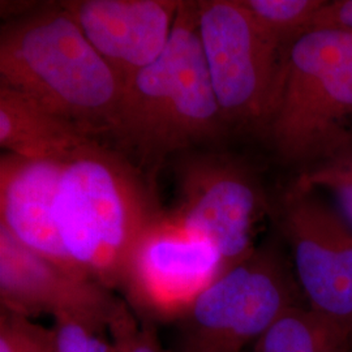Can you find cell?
Masks as SVG:
<instances>
[{
    "label": "cell",
    "mask_w": 352,
    "mask_h": 352,
    "mask_svg": "<svg viewBox=\"0 0 352 352\" xmlns=\"http://www.w3.org/2000/svg\"><path fill=\"white\" fill-rule=\"evenodd\" d=\"M197 26L228 129L261 132L285 49L265 34L243 0L197 1Z\"/></svg>",
    "instance_id": "6"
},
{
    "label": "cell",
    "mask_w": 352,
    "mask_h": 352,
    "mask_svg": "<svg viewBox=\"0 0 352 352\" xmlns=\"http://www.w3.org/2000/svg\"><path fill=\"white\" fill-rule=\"evenodd\" d=\"M0 352H52L50 330L29 321L25 316L3 309Z\"/></svg>",
    "instance_id": "18"
},
{
    "label": "cell",
    "mask_w": 352,
    "mask_h": 352,
    "mask_svg": "<svg viewBox=\"0 0 352 352\" xmlns=\"http://www.w3.org/2000/svg\"><path fill=\"white\" fill-rule=\"evenodd\" d=\"M314 28H334L352 33V0L325 1L316 14Z\"/></svg>",
    "instance_id": "20"
},
{
    "label": "cell",
    "mask_w": 352,
    "mask_h": 352,
    "mask_svg": "<svg viewBox=\"0 0 352 352\" xmlns=\"http://www.w3.org/2000/svg\"><path fill=\"white\" fill-rule=\"evenodd\" d=\"M227 131L202 52L197 1H182L164 52L124 84L110 133L151 168Z\"/></svg>",
    "instance_id": "2"
},
{
    "label": "cell",
    "mask_w": 352,
    "mask_h": 352,
    "mask_svg": "<svg viewBox=\"0 0 352 352\" xmlns=\"http://www.w3.org/2000/svg\"><path fill=\"white\" fill-rule=\"evenodd\" d=\"M179 202L171 217L208 240L225 267L244 260L266 209L264 192L245 164L218 153H187L176 167Z\"/></svg>",
    "instance_id": "7"
},
{
    "label": "cell",
    "mask_w": 352,
    "mask_h": 352,
    "mask_svg": "<svg viewBox=\"0 0 352 352\" xmlns=\"http://www.w3.org/2000/svg\"><path fill=\"white\" fill-rule=\"evenodd\" d=\"M226 272L208 240L164 214L145 230L131 253L120 287L141 314L183 317L217 278Z\"/></svg>",
    "instance_id": "9"
},
{
    "label": "cell",
    "mask_w": 352,
    "mask_h": 352,
    "mask_svg": "<svg viewBox=\"0 0 352 352\" xmlns=\"http://www.w3.org/2000/svg\"><path fill=\"white\" fill-rule=\"evenodd\" d=\"M164 214L151 179L124 154L91 140L64 161L58 231L81 274L103 287L120 286L135 245Z\"/></svg>",
    "instance_id": "1"
},
{
    "label": "cell",
    "mask_w": 352,
    "mask_h": 352,
    "mask_svg": "<svg viewBox=\"0 0 352 352\" xmlns=\"http://www.w3.org/2000/svg\"><path fill=\"white\" fill-rule=\"evenodd\" d=\"M177 0H69L64 10L118 76L128 80L160 58L175 25Z\"/></svg>",
    "instance_id": "10"
},
{
    "label": "cell",
    "mask_w": 352,
    "mask_h": 352,
    "mask_svg": "<svg viewBox=\"0 0 352 352\" xmlns=\"http://www.w3.org/2000/svg\"><path fill=\"white\" fill-rule=\"evenodd\" d=\"M276 247L263 245L222 273L183 316L182 352H240L298 302Z\"/></svg>",
    "instance_id": "5"
},
{
    "label": "cell",
    "mask_w": 352,
    "mask_h": 352,
    "mask_svg": "<svg viewBox=\"0 0 352 352\" xmlns=\"http://www.w3.org/2000/svg\"><path fill=\"white\" fill-rule=\"evenodd\" d=\"M0 298L17 315L50 314L110 322L120 302L100 283L77 277L24 247L0 226Z\"/></svg>",
    "instance_id": "11"
},
{
    "label": "cell",
    "mask_w": 352,
    "mask_h": 352,
    "mask_svg": "<svg viewBox=\"0 0 352 352\" xmlns=\"http://www.w3.org/2000/svg\"><path fill=\"white\" fill-rule=\"evenodd\" d=\"M261 133L305 167L352 140V33L314 28L283 51Z\"/></svg>",
    "instance_id": "4"
},
{
    "label": "cell",
    "mask_w": 352,
    "mask_h": 352,
    "mask_svg": "<svg viewBox=\"0 0 352 352\" xmlns=\"http://www.w3.org/2000/svg\"><path fill=\"white\" fill-rule=\"evenodd\" d=\"M96 138L25 96L0 87V146L29 160L65 161Z\"/></svg>",
    "instance_id": "13"
},
{
    "label": "cell",
    "mask_w": 352,
    "mask_h": 352,
    "mask_svg": "<svg viewBox=\"0 0 352 352\" xmlns=\"http://www.w3.org/2000/svg\"><path fill=\"white\" fill-rule=\"evenodd\" d=\"M0 87L90 136L111 132L123 85L60 3L16 16L0 32Z\"/></svg>",
    "instance_id": "3"
},
{
    "label": "cell",
    "mask_w": 352,
    "mask_h": 352,
    "mask_svg": "<svg viewBox=\"0 0 352 352\" xmlns=\"http://www.w3.org/2000/svg\"><path fill=\"white\" fill-rule=\"evenodd\" d=\"M63 162L29 160L11 153L1 155L0 226L28 250L74 276L87 278L64 250L55 221Z\"/></svg>",
    "instance_id": "12"
},
{
    "label": "cell",
    "mask_w": 352,
    "mask_h": 352,
    "mask_svg": "<svg viewBox=\"0 0 352 352\" xmlns=\"http://www.w3.org/2000/svg\"><path fill=\"white\" fill-rule=\"evenodd\" d=\"M252 17L282 49L314 28L325 0H243Z\"/></svg>",
    "instance_id": "15"
},
{
    "label": "cell",
    "mask_w": 352,
    "mask_h": 352,
    "mask_svg": "<svg viewBox=\"0 0 352 352\" xmlns=\"http://www.w3.org/2000/svg\"><path fill=\"white\" fill-rule=\"evenodd\" d=\"M252 352H352V337L324 316L298 305L253 343Z\"/></svg>",
    "instance_id": "14"
},
{
    "label": "cell",
    "mask_w": 352,
    "mask_h": 352,
    "mask_svg": "<svg viewBox=\"0 0 352 352\" xmlns=\"http://www.w3.org/2000/svg\"><path fill=\"white\" fill-rule=\"evenodd\" d=\"M308 308L352 337V227L320 192L292 184L278 206Z\"/></svg>",
    "instance_id": "8"
},
{
    "label": "cell",
    "mask_w": 352,
    "mask_h": 352,
    "mask_svg": "<svg viewBox=\"0 0 352 352\" xmlns=\"http://www.w3.org/2000/svg\"><path fill=\"white\" fill-rule=\"evenodd\" d=\"M113 352H164L149 327H140L123 302L110 321Z\"/></svg>",
    "instance_id": "19"
},
{
    "label": "cell",
    "mask_w": 352,
    "mask_h": 352,
    "mask_svg": "<svg viewBox=\"0 0 352 352\" xmlns=\"http://www.w3.org/2000/svg\"><path fill=\"white\" fill-rule=\"evenodd\" d=\"M110 322L75 316L54 317L52 352H113V344L104 337Z\"/></svg>",
    "instance_id": "17"
},
{
    "label": "cell",
    "mask_w": 352,
    "mask_h": 352,
    "mask_svg": "<svg viewBox=\"0 0 352 352\" xmlns=\"http://www.w3.org/2000/svg\"><path fill=\"white\" fill-rule=\"evenodd\" d=\"M304 189L327 192L352 227V140L322 160L305 167L294 183Z\"/></svg>",
    "instance_id": "16"
}]
</instances>
